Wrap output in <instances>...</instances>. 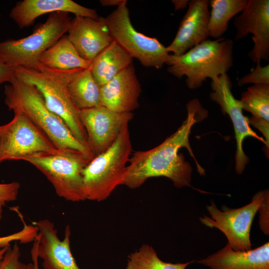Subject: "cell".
<instances>
[{"instance_id": "obj_1", "label": "cell", "mask_w": 269, "mask_h": 269, "mask_svg": "<svg viewBox=\"0 0 269 269\" xmlns=\"http://www.w3.org/2000/svg\"><path fill=\"white\" fill-rule=\"evenodd\" d=\"M187 116L177 130L157 146L147 150L134 151L129 160L123 184L134 189L141 186L149 178L164 176L170 179L177 188L191 187L192 169L182 153L181 148H186L196 161L201 175L205 170L196 160L190 145L189 137L193 126L208 116L197 99L186 105Z\"/></svg>"}, {"instance_id": "obj_2", "label": "cell", "mask_w": 269, "mask_h": 269, "mask_svg": "<svg viewBox=\"0 0 269 269\" xmlns=\"http://www.w3.org/2000/svg\"><path fill=\"white\" fill-rule=\"evenodd\" d=\"M4 103L14 113H21L41 130L61 151L76 150L90 159L93 156L89 149L73 136L59 117L47 107L38 90L14 75L4 87Z\"/></svg>"}, {"instance_id": "obj_3", "label": "cell", "mask_w": 269, "mask_h": 269, "mask_svg": "<svg viewBox=\"0 0 269 269\" xmlns=\"http://www.w3.org/2000/svg\"><path fill=\"white\" fill-rule=\"evenodd\" d=\"M13 69L15 76L38 90L47 108L62 119L75 138L88 148L86 132L81 120V110L74 103L68 90L69 82L83 69H53L39 62Z\"/></svg>"}, {"instance_id": "obj_4", "label": "cell", "mask_w": 269, "mask_h": 269, "mask_svg": "<svg viewBox=\"0 0 269 269\" xmlns=\"http://www.w3.org/2000/svg\"><path fill=\"white\" fill-rule=\"evenodd\" d=\"M233 45L232 39L221 37L204 41L181 55L170 54L167 72L179 79L186 76L187 87L197 89L207 78L227 73L233 63Z\"/></svg>"}, {"instance_id": "obj_5", "label": "cell", "mask_w": 269, "mask_h": 269, "mask_svg": "<svg viewBox=\"0 0 269 269\" xmlns=\"http://www.w3.org/2000/svg\"><path fill=\"white\" fill-rule=\"evenodd\" d=\"M132 151L128 125L125 126L114 143L94 157L82 172L86 199L101 202L107 199L123 178Z\"/></svg>"}, {"instance_id": "obj_6", "label": "cell", "mask_w": 269, "mask_h": 269, "mask_svg": "<svg viewBox=\"0 0 269 269\" xmlns=\"http://www.w3.org/2000/svg\"><path fill=\"white\" fill-rule=\"evenodd\" d=\"M91 160L78 151L60 150L33 154L22 160L29 162L42 173L59 197L75 202L86 200L82 172Z\"/></svg>"}, {"instance_id": "obj_7", "label": "cell", "mask_w": 269, "mask_h": 269, "mask_svg": "<svg viewBox=\"0 0 269 269\" xmlns=\"http://www.w3.org/2000/svg\"><path fill=\"white\" fill-rule=\"evenodd\" d=\"M71 19L67 12L50 13L30 35L0 42V58L12 67L38 62L41 55L67 33Z\"/></svg>"}, {"instance_id": "obj_8", "label": "cell", "mask_w": 269, "mask_h": 269, "mask_svg": "<svg viewBox=\"0 0 269 269\" xmlns=\"http://www.w3.org/2000/svg\"><path fill=\"white\" fill-rule=\"evenodd\" d=\"M105 20L113 40L142 66L160 69L166 64L170 54L166 47L134 28L127 4L118 6Z\"/></svg>"}, {"instance_id": "obj_9", "label": "cell", "mask_w": 269, "mask_h": 269, "mask_svg": "<svg viewBox=\"0 0 269 269\" xmlns=\"http://www.w3.org/2000/svg\"><path fill=\"white\" fill-rule=\"evenodd\" d=\"M268 190L257 192L250 203L243 207L230 209L222 206L220 210L211 201L206 207L211 217L204 215L199 218L202 224L216 228L226 237L228 243L234 251H246L252 249L250 232L253 221Z\"/></svg>"}, {"instance_id": "obj_10", "label": "cell", "mask_w": 269, "mask_h": 269, "mask_svg": "<svg viewBox=\"0 0 269 269\" xmlns=\"http://www.w3.org/2000/svg\"><path fill=\"white\" fill-rule=\"evenodd\" d=\"M14 114L9 122L0 126V163L5 160H22L37 153L60 151L25 116L19 113Z\"/></svg>"}, {"instance_id": "obj_11", "label": "cell", "mask_w": 269, "mask_h": 269, "mask_svg": "<svg viewBox=\"0 0 269 269\" xmlns=\"http://www.w3.org/2000/svg\"><path fill=\"white\" fill-rule=\"evenodd\" d=\"M211 80L212 91L210 94V99L219 105L224 114H227L229 116L233 125L237 146L235 169L237 173L240 174L249 162V158L243 148L245 139L253 137L265 144V140L250 127L248 117L243 115L240 101L236 99L232 94V83L227 73Z\"/></svg>"}, {"instance_id": "obj_12", "label": "cell", "mask_w": 269, "mask_h": 269, "mask_svg": "<svg viewBox=\"0 0 269 269\" xmlns=\"http://www.w3.org/2000/svg\"><path fill=\"white\" fill-rule=\"evenodd\" d=\"M81 120L93 158L109 148L133 119L131 113H118L102 105L81 110Z\"/></svg>"}, {"instance_id": "obj_13", "label": "cell", "mask_w": 269, "mask_h": 269, "mask_svg": "<svg viewBox=\"0 0 269 269\" xmlns=\"http://www.w3.org/2000/svg\"><path fill=\"white\" fill-rule=\"evenodd\" d=\"M38 235L31 250L42 260L43 269H80L70 247L71 229L66 226L64 237L61 240L53 223L47 219L33 222Z\"/></svg>"}, {"instance_id": "obj_14", "label": "cell", "mask_w": 269, "mask_h": 269, "mask_svg": "<svg viewBox=\"0 0 269 269\" xmlns=\"http://www.w3.org/2000/svg\"><path fill=\"white\" fill-rule=\"evenodd\" d=\"M235 39L253 34L254 46L248 56L254 62L269 59V0H248L242 13L235 17Z\"/></svg>"}, {"instance_id": "obj_15", "label": "cell", "mask_w": 269, "mask_h": 269, "mask_svg": "<svg viewBox=\"0 0 269 269\" xmlns=\"http://www.w3.org/2000/svg\"><path fill=\"white\" fill-rule=\"evenodd\" d=\"M68 37L79 55L92 62L113 40L105 17L95 19L75 16L71 19Z\"/></svg>"}, {"instance_id": "obj_16", "label": "cell", "mask_w": 269, "mask_h": 269, "mask_svg": "<svg viewBox=\"0 0 269 269\" xmlns=\"http://www.w3.org/2000/svg\"><path fill=\"white\" fill-rule=\"evenodd\" d=\"M209 1L189 0L188 8L183 16L173 40L166 47L172 55L179 56L208 39L210 16Z\"/></svg>"}, {"instance_id": "obj_17", "label": "cell", "mask_w": 269, "mask_h": 269, "mask_svg": "<svg viewBox=\"0 0 269 269\" xmlns=\"http://www.w3.org/2000/svg\"><path fill=\"white\" fill-rule=\"evenodd\" d=\"M141 86L132 63L100 87L101 104L118 113H131L139 107Z\"/></svg>"}, {"instance_id": "obj_18", "label": "cell", "mask_w": 269, "mask_h": 269, "mask_svg": "<svg viewBox=\"0 0 269 269\" xmlns=\"http://www.w3.org/2000/svg\"><path fill=\"white\" fill-rule=\"evenodd\" d=\"M72 13L75 16L97 19L94 9L82 6L72 0H23L17 1L9 13L10 18L20 28L32 25L41 15L55 12Z\"/></svg>"}, {"instance_id": "obj_19", "label": "cell", "mask_w": 269, "mask_h": 269, "mask_svg": "<svg viewBox=\"0 0 269 269\" xmlns=\"http://www.w3.org/2000/svg\"><path fill=\"white\" fill-rule=\"evenodd\" d=\"M197 263L210 269H269V243L246 251H234L227 243Z\"/></svg>"}, {"instance_id": "obj_20", "label": "cell", "mask_w": 269, "mask_h": 269, "mask_svg": "<svg viewBox=\"0 0 269 269\" xmlns=\"http://www.w3.org/2000/svg\"><path fill=\"white\" fill-rule=\"evenodd\" d=\"M243 110L252 114L248 123L263 134L266 153L269 147V85L257 84L249 87L240 100Z\"/></svg>"}, {"instance_id": "obj_21", "label": "cell", "mask_w": 269, "mask_h": 269, "mask_svg": "<svg viewBox=\"0 0 269 269\" xmlns=\"http://www.w3.org/2000/svg\"><path fill=\"white\" fill-rule=\"evenodd\" d=\"M133 58L115 41L112 42L91 62L90 71L101 87L133 63Z\"/></svg>"}, {"instance_id": "obj_22", "label": "cell", "mask_w": 269, "mask_h": 269, "mask_svg": "<svg viewBox=\"0 0 269 269\" xmlns=\"http://www.w3.org/2000/svg\"><path fill=\"white\" fill-rule=\"evenodd\" d=\"M39 62L47 67L62 70L87 69L91 65L79 55L67 34L44 52Z\"/></svg>"}, {"instance_id": "obj_23", "label": "cell", "mask_w": 269, "mask_h": 269, "mask_svg": "<svg viewBox=\"0 0 269 269\" xmlns=\"http://www.w3.org/2000/svg\"><path fill=\"white\" fill-rule=\"evenodd\" d=\"M68 90L74 103L80 110L101 105L100 86L90 68L78 73L69 82Z\"/></svg>"}, {"instance_id": "obj_24", "label": "cell", "mask_w": 269, "mask_h": 269, "mask_svg": "<svg viewBox=\"0 0 269 269\" xmlns=\"http://www.w3.org/2000/svg\"><path fill=\"white\" fill-rule=\"evenodd\" d=\"M248 0H211V10L208 22L209 36L222 37L227 31L230 20L245 8Z\"/></svg>"}, {"instance_id": "obj_25", "label": "cell", "mask_w": 269, "mask_h": 269, "mask_svg": "<svg viewBox=\"0 0 269 269\" xmlns=\"http://www.w3.org/2000/svg\"><path fill=\"white\" fill-rule=\"evenodd\" d=\"M193 262L184 263L163 262L152 247L144 244L128 256L126 269H186Z\"/></svg>"}, {"instance_id": "obj_26", "label": "cell", "mask_w": 269, "mask_h": 269, "mask_svg": "<svg viewBox=\"0 0 269 269\" xmlns=\"http://www.w3.org/2000/svg\"><path fill=\"white\" fill-rule=\"evenodd\" d=\"M22 229L15 233L0 237V248L11 246V243L17 242L20 244H27L34 242L38 235L37 227L34 225H27L22 219Z\"/></svg>"}, {"instance_id": "obj_27", "label": "cell", "mask_w": 269, "mask_h": 269, "mask_svg": "<svg viewBox=\"0 0 269 269\" xmlns=\"http://www.w3.org/2000/svg\"><path fill=\"white\" fill-rule=\"evenodd\" d=\"M14 242L9 247L0 262V269H36L35 263H25L20 261V250Z\"/></svg>"}, {"instance_id": "obj_28", "label": "cell", "mask_w": 269, "mask_h": 269, "mask_svg": "<svg viewBox=\"0 0 269 269\" xmlns=\"http://www.w3.org/2000/svg\"><path fill=\"white\" fill-rule=\"evenodd\" d=\"M249 84L269 85V64L262 66L261 62H257L254 69L238 80L239 86Z\"/></svg>"}, {"instance_id": "obj_29", "label": "cell", "mask_w": 269, "mask_h": 269, "mask_svg": "<svg viewBox=\"0 0 269 269\" xmlns=\"http://www.w3.org/2000/svg\"><path fill=\"white\" fill-rule=\"evenodd\" d=\"M20 185L18 182L0 183V219L3 207L7 203L15 201L18 195Z\"/></svg>"}, {"instance_id": "obj_30", "label": "cell", "mask_w": 269, "mask_h": 269, "mask_svg": "<svg viewBox=\"0 0 269 269\" xmlns=\"http://www.w3.org/2000/svg\"><path fill=\"white\" fill-rule=\"evenodd\" d=\"M269 193L265 196L261 204L258 211L260 212L259 224L262 231L266 235H269Z\"/></svg>"}, {"instance_id": "obj_31", "label": "cell", "mask_w": 269, "mask_h": 269, "mask_svg": "<svg viewBox=\"0 0 269 269\" xmlns=\"http://www.w3.org/2000/svg\"><path fill=\"white\" fill-rule=\"evenodd\" d=\"M14 75L13 67L5 63L0 58V85L9 83Z\"/></svg>"}, {"instance_id": "obj_32", "label": "cell", "mask_w": 269, "mask_h": 269, "mask_svg": "<svg viewBox=\"0 0 269 269\" xmlns=\"http://www.w3.org/2000/svg\"><path fill=\"white\" fill-rule=\"evenodd\" d=\"M100 2L103 6H119L127 4L126 0H101Z\"/></svg>"}, {"instance_id": "obj_33", "label": "cell", "mask_w": 269, "mask_h": 269, "mask_svg": "<svg viewBox=\"0 0 269 269\" xmlns=\"http://www.w3.org/2000/svg\"><path fill=\"white\" fill-rule=\"evenodd\" d=\"M172 2L173 3L175 10H177L185 8L189 3L188 0H172Z\"/></svg>"}, {"instance_id": "obj_34", "label": "cell", "mask_w": 269, "mask_h": 269, "mask_svg": "<svg viewBox=\"0 0 269 269\" xmlns=\"http://www.w3.org/2000/svg\"><path fill=\"white\" fill-rule=\"evenodd\" d=\"M9 247L7 248H0V262L3 258L5 253Z\"/></svg>"}, {"instance_id": "obj_35", "label": "cell", "mask_w": 269, "mask_h": 269, "mask_svg": "<svg viewBox=\"0 0 269 269\" xmlns=\"http://www.w3.org/2000/svg\"><path fill=\"white\" fill-rule=\"evenodd\" d=\"M33 263H35L36 265V269H39L38 266V261H36L33 262Z\"/></svg>"}]
</instances>
